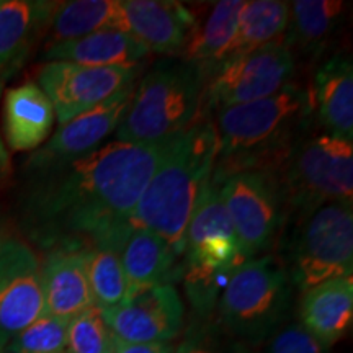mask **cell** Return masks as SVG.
<instances>
[{
    "instance_id": "6da1fadb",
    "label": "cell",
    "mask_w": 353,
    "mask_h": 353,
    "mask_svg": "<svg viewBox=\"0 0 353 353\" xmlns=\"http://www.w3.org/2000/svg\"><path fill=\"white\" fill-rule=\"evenodd\" d=\"M165 144L112 141L87 156L30 174L25 219L32 232L54 247L121 249Z\"/></svg>"
},
{
    "instance_id": "7a4b0ae2",
    "label": "cell",
    "mask_w": 353,
    "mask_h": 353,
    "mask_svg": "<svg viewBox=\"0 0 353 353\" xmlns=\"http://www.w3.org/2000/svg\"><path fill=\"white\" fill-rule=\"evenodd\" d=\"M311 121L307 88L293 82L267 99L218 110L213 180L247 170L276 172Z\"/></svg>"
},
{
    "instance_id": "3957f363",
    "label": "cell",
    "mask_w": 353,
    "mask_h": 353,
    "mask_svg": "<svg viewBox=\"0 0 353 353\" xmlns=\"http://www.w3.org/2000/svg\"><path fill=\"white\" fill-rule=\"evenodd\" d=\"M218 139L213 121L201 120L167 141L164 156L131 216V228L159 234L182 257L193 211L213 180Z\"/></svg>"
},
{
    "instance_id": "277c9868",
    "label": "cell",
    "mask_w": 353,
    "mask_h": 353,
    "mask_svg": "<svg viewBox=\"0 0 353 353\" xmlns=\"http://www.w3.org/2000/svg\"><path fill=\"white\" fill-rule=\"evenodd\" d=\"M206 72L188 61H165L145 74L114 134L117 141L161 144L203 118Z\"/></svg>"
},
{
    "instance_id": "5b68a950",
    "label": "cell",
    "mask_w": 353,
    "mask_h": 353,
    "mask_svg": "<svg viewBox=\"0 0 353 353\" xmlns=\"http://www.w3.org/2000/svg\"><path fill=\"white\" fill-rule=\"evenodd\" d=\"M288 219L327 203L353 201V143L327 132L304 134L276 170Z\"/></svg>"
},
{
    "instance_id": "8992f818",
    "label": "cell",
    "mask_w": 353,
    "mask_h": 353,
    "mask_svg": "<svg viewBox=\"0 0 353 353\" xmlns=\"http://www.w3.org/2000/svg\"><path fill=\"white\" fill-rule=\"evenodd\" d=\"M293 281L285 263L265 254L245 260L231 273L219 299V314L229 332L263 342L285 324Z\"/></svg>"
},
{
    "instance_id": "52a82bcc",
    "label": "cell",
    "mask_w": 353,
    "mask_h": 353,
    "mask_svg": "<svg viewBox=\"0 0 353 353\" xmlns=\"http://www.w3.org/2000/svg\"><path fill=\"white\" fill-rule=\"evenodd\" d=\"M182 259L185 285L200 309L213 304L219 281L226 285L231 273L245 262L221 196L219 182L211 180L193 211L185 232Z\"/></svg>"
},
{
    "instance_id": "ba28073f",
    "label": "cell",
    "mask_w": 353,
    "mask_h": 353,
    "mask_svg": "<svg viewBox=\"0 0 353 353\" xmlns=\"http://www.w3.org/2000/svg\"><path fill=\"white\" fill-rule=\"evenodd\" d=\"M291 281L306 291L353 272V205L327 203L296 218L288 242Z\"/></svg>"
},
{
    "instance_id": "9c48e42d",
    "label": "cell",
    "mask_w": 353,
    "mask_h": 353,
    "mask_svg": "<svg viewBox=\"0 0 353 353\" xmlns=\"http://www.w3.org/2000/svg\"><path fill=\"white\" fill-rule=\"evenodd\" d=\"M245 260L268 254L288 221L283 187L273 170H247L216 180Z\"/></svg>"
},
{
    "instance_id": "30bf717a",
    "label": "cell",
    "mask_w": 353,
    "mask_h": 353,
    "mask_svg": "<svg viewBox=\"0 0 353 353\" xmlns=\"http://www.w3.org/2000/svg\"><path fill=\"white\" fill-rule=\"evenodd\" d=\"M294 69V52L285 41L228 57L206 72V108L218 112L275 95L293 81Z\"/></svg>"
},
{
    "instance_id": "8fae6325",
    "label": "cell",
    "mask_w": 353,
    "mask_h": 353,
    "mask_svg": "<svg viewBox=\"0 0 353 353\" xmlns=\"http://www.w3.org/2000/svg\"><path fill=\"white\" fill-rule=\"evenodd\" d=\"M139 70V64L90 68L72 63H44L38 70L37 83L50 99L59 125H64L134 87Z\"/></svg>"
},
{
    "instance_id": "7c38bea8",
    "label": "cell",
    "mask_w": 353,
    "mask_h": 353,
    "mask_svg": "<svg viewBox=\"0 0 353 353\" xmlns=\"http://www.w3.org/2000/svg\"><path fill=\"white\" fill-rule=\"evenodd\" d=\"M101 312L117 341L128 343H170L182 330L185 316L182 299L170 283L132 291Z\"/></svg>"
},
{
    "instance_id": "4fadbf2b",
    "label": "cell",
    "mask_w": 353,
    "mask_h": 353,
    "mask_svg": "<svg viewBox=\"0 0 353 353\" xmlns=\"http://www.w3.org/2000/svg\"><path fill=\"white\" fill-rule=\"evenodd\" d=\"M44 314L41 262L25 242L0 250V335L6 342Z\"/></svg>"
},
{
    "instance_id": "5bb4252c",
    "label": "cell",
    "mask_w": 353,
    "mask_h": 353,
    "mask_svg": "<svg viewBox=\"0 0 353 353\" xmlns=\"http://www.w3.org/2000/svg\"><path fill=\"white\" fill-rule=\"evenodd\" d=\"M134 87L77 118L59 125L51 139L26 161L30 174L64 164L97 151L117 131L131 103Z\"/></svg>"
},
{
    "instance_id": "9a60e30c",
    "label": "cell",
    "mask_w": 353,
    "mask_h": 353,
    "mask_svg": "<svg viewBox=\"0 0 353 353\" xmlns=\"http://www.w3.org/2000/svg\"><path fill=\"white\" fill-rule=\"evenodd\" d=\"M120 12L123 30L161 54L183 51L198 25L188 7L170 0H120Z\"/></svg>"
},
{
    "instance_id": "2e32d148",
    "label": "cell",
    "mask_w": 353,
    "mask_h": 353,
    "mask_svg": "<svg viewBox=\"0 0 353 353\" xmlns=\"http://www.w3.org/2000/svg\"><path fill=\"white\" fill-rule=\"evenodd\" d=\"M311 118L322 132L353 143V68L345 54H335L316 69L307 87Z\"/></svg>"
},
{
    "instance_id": "e0dca14e",
    "label": "cell",
    "mask_w": 353,
    "mask_h": 353,
    "mask_svg": "<svg viewBox=\"0 0 353 353\" xmlns=\"http://www.w3.org/2000/svg\"><path fill=\"white\" fill-rule=\"evenodd\" d=\"M87 247L57 245L41 263L44 312L70 321L95 306L87 276Z\"/></svg>"
},
{
    "instance_id": "ac0fdd59",
    "label": "cell",
    "mask_w": 353,
    "mask_h": 353,
    "mask_svg": "<svg viewBox=\"0 0 353 353\" xmlns=\"http://www.w3.org/2000/svg\"><path fill=\"white\" fill-rule=\"evenodd\" d=\"M353 319V276L342 275L303 293L299 324L324 347H332L348 332Z\"/></svg>"
},
{
    "instance_id": "d6986e66",
    "label": "cell",
    "mask_w": 353,
    "mask_h": 353,
    "mask_svg": "<svg viewBox=\"0 0 353 353\" xmlns=\"http://www.w3.org/2000/svg\"><path fill=\"white\" fill-rule=\"evenodd\" d=\"M54 108L37 82L7 90L3 99V132L12 151H33L54 126Z\"/></svg>"
},
{
    "instance_id": "ffe728a7",
    "label": "cell",
    "mask_w": 353,
    "mask_h": 353,
    "mask_svg": "<svg viewBox=\"0 0 353 353\" xmlns=\"http://www.w3.org/2000/svg\"><path fill=\"white\" fill-rule=\"evenodd\" d=\"M149 50L132 34L120 30H103L77 39L48 44L46 63H72L90 68L138 64Z\"/></svg>"
},
{
    "instance_id": "44dd1931",
    "label": "cell",
    "mask_w": 353,
    "mask_h": 353,
    "mask_svg": "<svg viewBox=\"0 0 353 353\" xmlns=\"http://www.w3.org/2000/svg\"><path fill=\"white\" fill-rule=\"evenodd\" d=\"M54 7L43 0H0V79L23 63Z\"/></svg>"
},
{
    "instance_id": "7402d4cb",
    "label": "cell",
    "mask_w": 353,
    "mask_h": 353,
    "mask_svg": "<svg viewBox=\"0 0 353 353\" xmlns=\"http://www.w3.org/2000/svg\"><path fill=\"white\" fill-rule=\"evenodd\" d=\"M121 263L128 293L157 285H169L176 273L175 250L167 241L148 229L131 228L121 247Z\"/></svg>"
},
{
    "instance_id": "603a6c76",
    "label": "cell",
    "mask_w": 353,
    "mask_h": 353,
    "mask_svg": "<svg viewBox=\"0 0 353 353\" xmlns=\"http://www.w3.org/2000/svg\"><path fill=\"white\" fill-rule=\"evenodd\" d=\"M242 0H221L214 3L205 23L196 25L183 48V61L193 63L208 72L231 54L236 39Z\"/></svg>"
},
{
    "instance_id": "cb8c5ba5",
    "label": "cell",
    "mask_w": 353,
    "mask_h": 353,
    "mask_svg": "<svg viewBox=\"0 0 353 353\" xmlns=\"http://www.w3.org/2000/svg\"><path fill=\"white\" fill-rule=\"evenodd\" d=\"M345 13L339 0H294L290 3V21L285 44L304 54H319L334 38Z\"/></svg>"
},
{
    "instance_id": "d4e9b609",
    "label": "cell",
    "mask_w": 353,
    "mask_h": 353,
    "mask_svg": "<svg viewBox=\"0 0 353 353\" xmlns=\"http://www.w3.org/2000/svg\"><path fill=\"white\" fill-rule=\"evenodd\" d=\"M103 30H123L120 0H72L56 2L48 23L50 43L77 39Z\"/></svg>"
},
{
    "instance_id": "484cf974",
    "label": "cell",
    "mask_w": 353,
    "mask_h": 353,
    "mask_svg": "<svg viewBox=\"0 0 353 353\" xmlns=\"http://www.w3.org/2000/svg\"><path fill=\"white\" fill-rule=\"evenodd\" d=\"M290 21V3L280 0L244 2L231 56L255 50L270 43L283 41ZM226 61V59H224Z\"/></svg>"
},
{
    "instance_id": "4316f807",
    "label": "cell",
    "mask_w": 353,
    "mask_h": 353,
    "mask_svg": "<svg viewBox=\"0 0 353 353\" xmlns=\"http://www.w3.org/2000/svg\"><path fill=\"white\" fill-rule=\"evenodd\" d=\"M121 249L113 245L87 247V276L94 304L110 309L120 304L128 294V281L121 263Z\"/></svg>"
},
{
    "instance_id": "83f0119b",
    "label": "cell",
    "mask_w": 353,
    "mask_h": 353,
    "mask_svg": "<svg viewBox=\"0 0 353 353\" xmlns=\"http://www.w3.org/2000/svg\"><path fill=\"white\" fill-rule=\"evenodd\" d=\"M69 321L41 314L7 342L8 353H61L68 347Z\"/></svg>"
},
{
    "instance_id": "f1b7e54d",
    "label": "cell",
    "mask_w": 353,
    "mask_h": 353,
    "mask_svg": "<svg viewBox=\"0 0 353 353\" xmlns=\"http://www.w3.org/2000/svg\"><path fill=\"white\" fill-rule=\"evenodd\" d=\"M68 353H114L117 337L100 307L92 306L69 321Z\"/></svg>"
},
{
    "instance_id": "f546056e",
    "label": "cell",
    "mask_w": 353,
    "mask_h": 353,
    "mask_svg": "<svg viewBox=\"0 0 353 353\" xmlns=\"http://www.w3.org/2000/svg\"><path fill=\"white\" fill-rule=\"evenodd\" d=\"M263 342V353H327V347L312 337L299 322L281 324Z\"/></svg>"
},
{
    "instance_id": "4dcf8cb0",
    "label": "cell",
    "mask_w": 353,
    "mask_h": 353,
    "mask_svg": "<svg viewBox=\"0 0 353 353\" xmlns=\"http://www.w3.org/2000/svg\"><path fill=\"white\" fill-rule=\"evenodd\" d=\"M174 353H223V345L213 329L201 327L188 334Z\"/></svg>"
},
{
    "instance_id": "1f68e13d",
    "label": "cell",
    "mask_w": 353,
    "mask_h": 353,
    "mask_svg": "<svg viewBox=\"0 0 353 353\" xmlns=\"http://www.w3.org/2000/svg\"><path fill=\"white\" fill-rule=\"evenodd\" d=\"M170 343H128L117 341L114 353H174Z\"/></svg>"
},
{
    "instance_id": "d6a6232c",
    "label": "cell",
    "mask_w": 353,
    "mask_h": 353,
    "mask_svg": "<svg viewBox=\"0 0 353 353\" xmlns=\"http://www.w3.org/2000/svg\"><path fill=\"white\" fill-rule=\"evenodd\" d=\"M2 87H3V79H0V94H2ZM7 167V156L6 151H3V144L0 141V172Z\"/></svg>"
},
{
    "instance_id": "836d02e7",
    "label": "cell",
    "mask_w": 353,
    "mask_h": 353,
    "mask_svg": "<svg viewBox=\"0 0 353 353\" xmlns=\"http://www.w3.org/2000/svg\"><path fill=\"white\" fill-rule=\"evenodd\" d=\"M6 237H3V232H2V228H0V250H2V247H3V244H6Z\"/></svg>"
},
{
    "instance_id": "e575fe53",
    "label": "cell",
    "mask_w": 353,
    "mask_h": 353,
    "mask_svg": "<svg viewBox=\"0 0 353 353\" xmlns=\"http://www.w3.org/2000/svg\"><path fill=\"white\" fill-rule=\"evenodd\" d=\"M6 345H7V342L3 341V339H2V335H0V352H2V350H6Z\"/></svg>"
},
{
    "instance_id": "d590c367",
    "label": "cell",
    "mask_w": 353,
    "mask_h": 353,
    "mask_svg": "<svg viewBox=\"0 0 353 353\" xmlns=\"http://www.w3.org/2000/svg\"><path fill=\"white\" fill-rule=\"evenodd\" d=\"M0 353H8V352H7V350H2V352H0Z\"/></svg>"
},
{
    "instance_id": "8d00e7d4",
    "label": "cell",
    "mask_w": 353,
    "mask_h": 353,
    "mask_svg": "<svg viewBox=\"0 0 353 353\" xmlns=\"http://www.w3.org/2000/svg\"><path fill=\"white\" fill-rule=\"evenodd\" d=\"M61 353H68V352H61Z\"/></svg>"
}]
</instances>
